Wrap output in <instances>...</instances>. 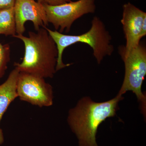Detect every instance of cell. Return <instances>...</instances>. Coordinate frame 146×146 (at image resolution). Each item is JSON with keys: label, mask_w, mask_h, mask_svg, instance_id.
I'll list each match as a JSON object with an SVG mask.
<instances>
[{"label": "cell", "mask_w": 146, "mask_h": 146, "mask_svg": "<svg viewBox=\"0 0 146 146\" xmlns=\"http://www.w3.org/2000/svg\"><path fill=\"white\" fill-rule=\"evenodd\" d=\"M16 34V23L13 7L0 10V34L13 36Z\"/></svg>", "instance_id": "obj_10"}, {"label": "cell", "mask_w": 146, "mask_h": 146, "mask_svg": "<svg viewBox=\"0 0 146 146\" xmlns=\"http://www.w3.org/2000/svg\"><path fill=\"white\" fill-rule=\"evenodd\" d=\"M71 0H37V2L42 4L50 5H57L70 2Z\"/></svg>", "instance_id": "obj_12"}, {"label": "cell", "mask_w": 146, "mask_h": 146, "mask_svg": "<svg viewBox=\"0 0 146 146\" xmlns=\"http://www.w3.org/2000/svg\"><path fill=\"white\" fill-rule=\"evenodd\" d=\"M37 32L29 31V36L16 35L25 45V53L21 63H15V68L20 72L42 78H52L56 71L58 50L54 41L45 28Z\"/></svg>", "instance_id": "obj_2"}, {"label": "cell", "mask_w": 146, "mask_h": 146, "mask_svg": "<svg viewBox=\"0 0 146 146\" xmlns=\"http://www.w3.org/2000/svg\"><path fill=\"white\" fill-rule=\"evenodd\" d=\"M122 98L118 94L110 100L96 102L84 97L70 110L68 123L78 139L79 146H98L96 138L98 128L107 118L115 116Z\"/></svg>", "instance_id": "obj_1"}, {"label": "cell", "mask_w": 146, "mask_h": 146, "mask_svg": "<svg viewBox=\"0 0 146 146\" xmlns=\"http://www.w3.org/2000/svg\"><path fill=\"white\" fill-rule=\"evenodd\" d=\"M13 9L17 35L23 34L27 21L32 22L36 31L48 24L43 4L35 0H16Z\"/></svg>", "instance_id": "obj_7"}, {"label": "cell", "mask_w": 146, "mask_h": 146, "mask_svg": "<svg viewBox=\"0 0 146 146\" xmlns=\"http://www.w3.org/2000/svg\"><path fill=\"white\" fill-rule=\"evenodd\" d=\"M119 53L124 63V78L118 95L122 96L127 91H131L141 104V109L145 113L146 97L142 92L143 82L146 75V47L140 42L138 46L125 52L122 46Z\"/></svg>", "instance_id": "obj_4"}, {"label": "cell", "mask_w": 146, "mask_h": 146, "mask_svg": "<svg viewBox=\"0 0 146 146\" xmlns=\"http://www.w3.org/2000/svg\"><path fill=\"white\" fill-rule=\"evenodd\" d=\"M96 0H78L57 5L42 4L44 8L48 23L52 24L56 31L63 33L70 31L73 24L82 16L94 13Z\"/></svg>", "instance_id": "obj_5"}, {"label": "cell", "mask_w": 146, "mask_h": 146, "mask_svg": "<svg viewBox=\"0 0 146 146\" xmlns=\"http://www.w3.org/2000/svg\"><path fill=\"white\" fill-rule=\"evenodd\" d=\"M45 28L57 46L58 55L56 68V72L71 65L63 63V54L66 48L76 43H84L90 46L93 50L94 57L99 64L105 57L112 55L114 52L112 36L104 23L98 16L93 18L91 28L89 31L80 35H67L57 31H53L47 28L46 27Z\"/></svg>", "instance_id": "obj_3"}, {"label": "cell", "mask_w": 146, "mask_h": 146, "mask_svg": "<svg viewBox=\"0 0 146 146\" xmlns=\"http://www.w3.org/2000/svg\"><path fill=\"white\" fill-rule=\"evenodd\" d=\"M20 72L15 68L11 71L8 78L0 85V124L3 116L12 102L18 98L17 83ZM4 137L0 126V145L3 143Z\"/></svg>", "instance_id": "obj_9"}, {"label": "cell", "mask_w": 146, "mask_h": 146, "mask_svg": "<svg viewBox=\"0 0 146 146\" xmlns=\"http://www.w3.org/2000/svg\"><path fill=\"white\" fill-rule=\"evenodd\" d=\"M10 47L8 44L0 43V80L5 74L10 60Z\"/></svg>", "instance_id": "obj_11"}, {"label": "cell", "mask_w": 146, "mask_h": 146, "mask_svg": "<svg viewBox=\"0 0 146 146\" xmlns=\"http://www.w3.org/2000/svg\"><path fill=\"white\" fill-rule=\"evenodd\" d=\"M146 35V18L144 19L143 22V25H142V28L141 33L140 35V39H142V38L145 36Z\"/></svg>", "instance_id": "obj_14"}, {"label": "cell", "mask_w": 146, "mask_h": 146, "mask_svg": "<svg viewBox=\"0 0 146 146\" xmlns=\"http://www.w3.org/2000/svg\"><path fill=\"white\" fill-rule=\"evenodd\" d=\"M17 93L21 100L39 107H49L53 104L52 86L36 76L20 72Z\"/></svg>", "instance_id": "obj_6"}, {"label": "cell", "mask_w": 146, "mask_h": 146, "mask_svg": "<svg viewBox=\"0 0 146 146\" xmlns=\"http://www.w3.org/2000/svg\"><path fill=\"white\" fill-rule=\"evenodd\" d=\"M123 9L121 23L126 44L122 46L127 52L138 46L141 42L140 35L143 22L146 18V13L130 2L124 4Z\"/></svg>", "instance_id": "obj_8"}, {"label": "cell", "mask_w": 146, "mask_h": 146, "mask_svg": "<svg viewBox=\"0 0 146 146\" xmlns=\"http://www.w3.org/2000/svg\"><path fill=\"white\" fill-rule=\"evenodd\" d=\"M16 0H0V10L14 7Z\"/></svg>", "instance_id": "obj_13"}]
</instances>
